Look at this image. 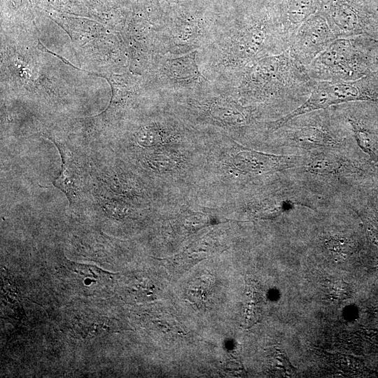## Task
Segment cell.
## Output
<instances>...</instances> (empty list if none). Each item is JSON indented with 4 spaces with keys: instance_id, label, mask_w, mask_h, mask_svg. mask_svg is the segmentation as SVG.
I'll return each mask as SVG.
<instances>
[{
    "instance_id": "9c48e42d",
    "label": "cell",
    "mask_w": 378,
    "mask_h": 378,
    "mask_svg": "<svg viewBox=\"0 0 378 378\" xmlns=\"http://www.w3.org/2000/svg\"><path fill=\"white\" fill-rule=\"evenodd\" d=\"M358 146L374 161H378V136L359 122L349 119Z\"/></svg>"
},
{
    "instance_id": "8992f818",
    "label": "cell",
    "mask_w": 378,
    "mask_h": 378,
    "mask_svg": "<svg viewBox=\"0 0 378 378\" xmlns=\"http://www.w3.org/2000/svg\"><path fill=\"white\" fill-rule=\"evenodd\" d=\"M290 143L306 148H335L340 146V141L329 132L315 126H305L295 130L290 136Z\"/></svg>"
},
{
    "instance_id": "ba28073f",
    "label": "cell",
    "mask_w": 378,
    "mask_h": 378,
    "mask_svg": "<svg viewBox=\"0 0 378 378\" xmlns=\"http://www.w3.org/2000/svg\"><path fill=\"white\" fill-rule=\"evenodd\" d=\"M320 4L321 0H288L285 8V16L289 24H302L318 10Z\"/></svg>"
},
{
    "instance_id": "52a82bcc",
    "label": "cell",
    "mask_w": 378,
    "mask_h": 378,
    "mask_svg": "<svg viewBox=\"0 0 378 378\" xmlns=\"http://www.w3.org/2000/svg\"><path fill=\"white\" fill-rule=\"evenodd\" d=\"M62 158V167L59 175L53 181V185L62 191L69 199L70 203L76 198L78 191V176L74 164L67 157L66 151L55 141Z\"/></svg>"
},
{
    "instance_id": "30bf717a",
    "label": "cell",
    "mask_w": 378,
    "mask_h": 378,
    "mask_svg": "<svg viewBox=\"0 0 378 378\" xmlns=\"http://www.w3.org/2000/svg\"><path fill=\"white\" fill-rule=\"evenodd\" d=\"M326 244L329 251L334 254H344L347 253V241L344 238H328Z\"/></svg>"
},
{
    "instance_id": "277c9868",
    "label": "cell",
    "mask_w": 378,
    "mask_h": 378,
    "mask_svg": "<svg viewBox=\"0 0 378 378\" xmlns=\"http://www.w3.org/2000/svg\"><path fill=\"white\" fill-rule=\"evenodd\" d=\"M300 159L295 155H276L243 150L237 155L234 162L239 170L258 174L281 171L298 166Z\"/></svg>"
},
{
    "instance_id": "6da1fadb",
    "label": "cell",
    "mask_w": 378,
    "mask_h": 378,
    "mask_svg": "<svg viewBox=\"0 0 378 378\" xmlns=\"http://www.w3.org/2000/svg\"><path fill=\"white\" fill-rule=\"evenodd\" d=\"M356 100L378 102L372 95L361 90L356 82L321 81L313 88L305 102L276 121L274 127L279 128L298 115L312 111L324 109L332 105Z\"/></svg>"
},
{
    "instance_id": "3957f363",
    "label": "cell",
    "mask_w": 378,
    "mask_h": 378,
    "mask_svg": "<svg viewBox=\"0 0 378 378\" xmlns=\"http://www.w3.org/2000/svg\"><path fill=\"white\" fill-rule=\"evenodd\" d=\"M353 51L351 44L346 39H339L332 42L315 60V66L330 76L338 74L344 79L357 78L354 68Z\"/></svg>"
},
{
    "instance_id": "7a4b0ae2",
    "label": "cell",
    "mask_w": 378,
    "mask_h": 378,
    "mask_svg": "<svg viewBox=\"0 0 378 378\" xmlns=\"http://www.w3.org/2000/svg\"><path fill=\"white\" fill-rule=\"evenodd\" d=\"M326 17L318 10L300 26L293 51L298 60L309 62L323 52L335 38Z\"/></svg>"
},
{
    "instance_id": "5b68a950",
    "label": "cell",
    "mask_w": 378,
    "mask_h": 378,
    "mask_svg": "<svg viewBox=\"0 0 378 378\" xmlns=\"http://www.w3.org/2000/svg\"><path fill=\"white\" fill-rule=\"evenodd\" d=\"M307 172L318 176H335L355 171L349 160L328 151L314 155L306 164Z\"/></svg>"
}]
</instances>
